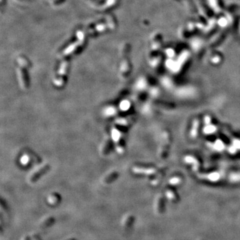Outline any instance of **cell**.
<instances>
[{"label": "cell", "mask_w": 240, "mask_h": 240, "mask_svg": "<svg viewBox=\"0 0 240 240\" xmlns=\"http://www.w3.org/2000/svg\"><path fill=\"white\" fill-rule=\"evenodd\" d=\"M49 164H46L40 165V166L36 168V169L34 170V172L33 173H31L30 175H29V177L28 178L29 181L31 183L36 182V181L37 180H39L42 175L45 174V173L49 170Z\"/></svg>", "instance_id": "6da1fadb"}, {"label": "cell", "mask_w": 240, "mask_h": 240, "mask_svg": "<svg viewBox=\"0 0 240 240\" xmlns=\"http://www.w3.org/2000/svg\"><path fill=\"white\" fill-rule=\"evenodd\" d=\"M133 220H134V218H133L132 216H129V217H127V219L125 221L124 226L125 227V228H129V227L132 225Z\"/></svg>", "instance_id": "52a82bcc"}, {"label": "cell", "mask_w": 240, "mask_h": 240, "mask_svg": "<svg viewBox=\"0 0 240 240\" xmlns=\"http://www.w3.org/2000/svg\"><path fill=\"white\" fill-rule=\"evenodd\" d=\"M18 79L20 81L21 87L23 89H27L29 87V82L28 76L23 69H20L18 70Z\"/></svg>", "instance_id": "7a4b0ae2"}, {"label": "cell", "mask_w": 240, "mask_h": 240, "mask_svg": "<svg viewBox=\"0 0 240 240\" xmlns=\"http://www.w3.org/2000/svg\"><path fill=\"white\" fill-rule=\"evenodd\" d=\"M60 195H58L56 193H52L48 197V201L49 202V204H58V202H60Z\"/></svg>", "instance_id": "8992f818"}, {"label": "cell", "mask_w": 240, "mask_h": 240, "mask_svg": "<svg viewBox=\"0 0 240 240\" xmlns=\"http://www.w3.org/2000/svg\"><path fill=\"white\" fill-rule=\"evenodd\" d=\"M117 177H118V173L116 172H111L110 173H109L108 175H107L105 177L103 178V182L106 184H109L113 182Z\"/></svg>", "instance_id": "277c9868"}, {"label": "cell", "mask_w": 240, "mask_h": 240, "mask_svg": "<svg viewBox=\"0 0 240 240\" xmlns=\"http://www.w3.org/2000/svg\"><path fill=\"white\" fill-rule=\"evenodd\" d=\"M67 240H77L76 238H71V239H67Z\"/></svg>", "instance_id": "9c48e42d"}, {"label": "cell", "mask_w": 240, "mask_h": 240, "mask_svg": "<svg viewBox=\"0 0 240 240\" xmlns=\"http://www.w3.org/2000/svg\"><path fill=\"white\" fill-rule=\"evenodd\" d=\"M111 145L112 143L111 139L110 138L105 139L101 147V154L103 155V156H105L106 154H108L111 150Z\"/></svg>", "instance_id": "3957f363"}, {"label": "cell", "mask_w": 240, "mask_h": 240, "mask_svg": "<svg viewBox=\"0 0 240 240\" xmlns=\"http://www.w3.org/2000/svg\"><path fill=\"white\" fill-rule=\"evenodd\" d=\"M23 240H31V239H30V237H29L28 236H26L24 237V238H23Z\"/></svg>", "instance_id": "ba28073f"}, {"label": "cell", "mask_w": 240, "mask_h": 240, "mask_svg": "<svg viewBox=\"0 0 240 240\" xmlns=\"http://www.w3.org/2000/svg\"><path fill=\"white\" fill-rule=\"evenodd\" d=\"M55 222V218L53 217H49L47 218L46 220H45L43 222L41 223V225H40V228H49V227L52 226L53 223Z\"/></svg>", "instance_id": "5b68a950"}]
</instances>
